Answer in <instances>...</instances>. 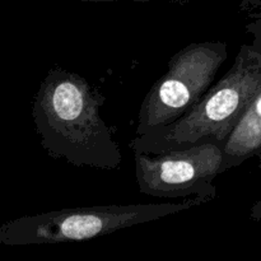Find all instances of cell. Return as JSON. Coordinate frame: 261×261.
<instances>
[{
    "mask_svg": "<svg viewBox=\"0 0 261 261\" xmlns=\"http://www.w3.org/2000/svg\"><path fill=\"white\" fill-rule=\"evenodd\" d=\"M105 101L106 97L84 76L50 69L32 105L36 132L47 154L76 167L119 168L121 150L112 127L99 115Z\"/></svg>",
    "mask_w": 261,
    "mask_h": 261,
    "instance_id": "obj_1",
    "label": "cell"
},
{
    "mask_svg": "<svg viewBox=\"0 0 261 261\" xmlns=\"http://www.w3.org/2000/svg\"><path fill=\"white\" fill-rule=\"evenodd\" d=\"M261 92V47L242 45L233 65L200 101L170 125L137 135L133 152L158 153L201 143L226 145L246 110Z\"/></svg>",
    "mask_w": 261,
    "mask_h": 261,
    "instance_id": "obj_2",
    "label": "cell"
},
{
    "mask_svg": "<svg viewBox=\"0 0 261 261\" xmlns=\"http://www.w3.org/2000/svg\"><path fill=\"white\" fill-rule=\"evenodd\" d=\"M204 203L206 200L194 196L182 203L58 209L5 222L0 227V244L30 246L88 241L138 224L158 221Z\"/></svg>",
    "mask_w": 261,
    "mask_h": 261,
    "instance_id": "obj_3",
    "label": "cell"
},
{
    "mask_svg": "<svg viewBox=\"0 0 261 261\" xmlns=\"http://www.w3.org/2000/svg\"><path fill=\"white\" fill-rule=\"evenodd\" d=\"M227 56V45L219 41L190 43L176 53L145 96L135 134L172 124L190 111L211 88Z\"/></svg>",
    "mask_w": 261,
    "mask_h": 261,
    "instance_id": "obj_4",
    "label": "cell"
},
{
    "mask_svg": "<svg viewBox=\"0 0 261 261\" xmlns=\"http://www.w3.org/2000/svg\"><path fill=\"white\" fill-rule=\"evenodd\" d=\"M140 193L154 198L186 196L206 201L217 196L213 180L224 171L223 147L201 143L158 154L133 152Z\"/></svg>",
    "mask_w": 261,
    "mask_h": 261,
    "instance_id": "obj_5",
    "label": "cell"
},
{
    "mask_svg": "<svg viewBox=\"0 0 261 261\" xmlns=\"http://www.w3.org/2000/svg\"><path fill=\"white\" fill-rule=\"evenodd\" d=\"M223 152L224 171L239 167L246 161L261 155V92L229 135Z\"/></svg>",
    "mask_w": 261,
    "mask_h": 261,
    "instance_id": "obj_6",
    "label": "cell"
},
{
    "mask_svg": "<svg viewBox=\"0 0 261 261\" xmlns=\"http://www.w3.org/2000/svg\"><path fill=\"white\" fill-rule=\"evenodd\" d=\"M246 32L252 36V45L261 47V17L246 24Z\"/></svg>",
    "mask_w": 261,
    "mask_h": 261,
    "instance_id": "obj_7",
    "label": "cell"
},
{
    "mask_svg": "<svg viewBox=\"0 0 261 261\" xmlns=\"http://www.w3.org/2000/svg\"><path fill=\"white\" fill-rule=\"evenodd\" d=\"M83 3H111V2H153V0H79ZM163 2H175V3H185L189 0H163Z\"/></svg>",
    "mask_w": 261,
    "mask_h": 261,
    "instance_id": "obj_8",
    "label": "cell"
},
{
    "mask_svg": "<svg viewBox=\"0 0 261 261\" xmlns=\"http://www.w3.org/2000/svg\"><path fill=\"white\" fill-rule=\"evenodd\" d=\"M250 217L255 221H261V199L256 201L250 209Z\"/></svg>",
    "mask_w": 261,
    "mask_h": 261,
    "instance_id": "obj_9",
    "label": "cell"
},
{
    "mask_svg": "<svg viewBox=\"0 0 261 261\" xmlns=\"http://www.w3.org/2000/svg\"><path fill=\"white\" fill-rule=\"evenodd\" d=\"M261 7V0H242L241 9H255Z\"/></svg>",
    "mask_w": 261,
    "mask_h": 261,
    "instance_id": "obj_10",
    "label": "cell"
},
{
    "mask_svg": "<svg viewBox=\"0 0 261 261\" xmlns=\"http://www.w3.org/2000/svg\"><path fill=\"white\" fill-rule=\"evenodd\" d=\"M259 166L261 167V155H259Z\"/></svg>",
    "mask_w": 261,
    "mask_h": 261,
    "instance_id": "obj_11",
    "label": "cell"
}]
</instances>
